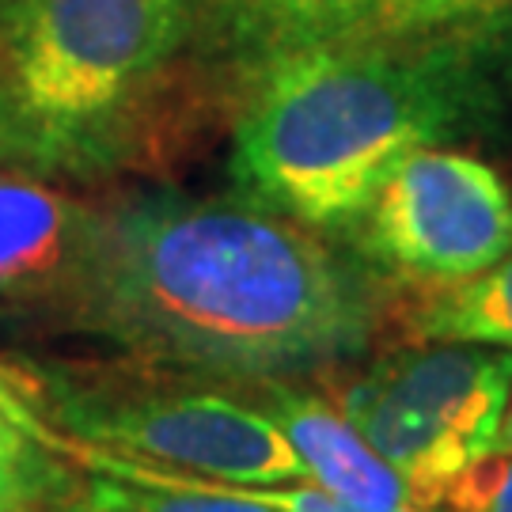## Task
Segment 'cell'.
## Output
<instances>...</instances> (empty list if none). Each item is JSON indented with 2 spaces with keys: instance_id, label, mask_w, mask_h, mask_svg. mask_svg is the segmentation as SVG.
Here are the masks:
<instances>
[{
  "instance_id": "6da1fadb",
  "label": "cell",
  "mask_w": 512,
  "mask_h": 512,
  "mask_svg": "<svg viewBox=\"0 0 512 512\" xmlns=\"http://www.w3.org/2000/svg\"><path fill=\"white\" fill-rule=\"evenodd\" d=\"M61 304L141 365L217 380L342 365L376 330L361 270L247 198L145 194L95 213Z\"/></svg>"
},
{
  "instance_id": "7a4b0ae2",
  "label": "cell",
  "mask_w": 512,
  "mask_h": 512,
  "mask_svg": "<svg viewBox=\"0 0 512 512\" xmlns=\"http://www.w3.org/2000/svg\"><path fill=\"white\" fill-rule=\"evenodd\" d=\"M509 31L494 16L433 31H372L281 54L232 129V183L304 228H349L418 148L494 126Z\"/></svg>"
},
{
  "instance_id": "3957f363",
  "label": "cell",
  "mask_w": 512,
  "mask_h": 512,
  "mask_svg": "<svg viewBox=\"0 0 512 512\" xmlns=\"http://www.w3.org/2000/svg\"><path fill=\"white\" fill-rule=\"evenodd\" d=\"M198 0H4L8 137L65 171L107 164L137 107L183 54Z\"/></svg>"
},
{
  "instance_id": "277c9868",
  "label": "cell",
  "mask_w": 512,
  "mask_h": 512,
  "mask_svg": "<svg viewBox=\"0 0 512 512\" xmlns=\"http://www.w3.org/2000/svg\"><path fill=\"white\" fill-rule=\"evenodd\" d=\"M27 387L38 391V403L46 406L38 418L54 433L114 456L251 490L308 482L281 425L258 403L217 387L84 368H38Z\"/></svg>"
},
{
  "instance_id": "5b68a950",
  "label": "cell",
  "mask_w": 512,
  "mask_h": 512,
  "mask_svg": "<svg viewBox=\"0 0 512 512\" xmlns=\"http://www.w3.org/2000/svg\"><path fill=\"white\" fill-rule=\"evenodd\" d=\"M509 395L512 353L421 342L357 376L338 410L410 482L421 505L437 509L452 478L497 452Z\"/></svg>"
},
{
  "instance_id": "8992f818",
  "label": "cell",
  "mask_w": 512,
  "mask_h": 512,
  "mask_svg": "<svg viewBox=\"0 0 512 512\" xmlns=\"http://www.w3.org/2000/svg\"><path fill=\"white\" fill-rule=\"evenodd\" d=\"M349 228L376 266L421 285H452L512 255V190L471 152L418 148Z\"/></svg>"
},
{
  "instance_id": "52a82bcc",
  "label": "cell",
  "mask_w": 512,
  "mask_h": 512,
  "mask_svg": "<svg viewBox=\"0 0 512 512\" xmlns=\"http://www.w3.org/2000/svg\"><path fill=\"white\" fill-rule=\"evenodd\" d=\"M258 406L281 425L289 448L308 471L311 486L365 512L425 509L410 490V482L327 399L270 380Z\"/></svg>"
},
{
  "instance_id": "ba28073f",
  "label": "cell",
  "mask_w": 512,
  "mask_h": 512,
  "mask_svg": "<svg viewBox=\"0 0 512 512\" xmlns=\"http://www.w3.org/2000/svg\"><path fill=\"white\" fill-rule=\"evenodd\" d=\"M35 437L42 448L69 456L88 475L73 490L57 486L35 512H277L251 486L160 471L137 459L61 437L42 418L35 421Z\"/></svg>"
},
{
  "instance_id": "9c48e42d",
  "label": "cell",
  "mask_w": 512,
  "mask_h": 512,
  "mask_svg": "<svg viewBox=\"0 0 512 512\" xmlns=\"http://www.w3.org/2000/svg\"><path fill=\"white\" fill-rule=\"evenodd\" d=\"M95 209L31 175H0V300L65 296Z\"/></svg>"
},
{
  "instance_id": "30bf717a",
  "label": "cell",
  "mask_w": 512,
  "mask_h": 512,
  "mask_svg": "<svg viewBox=\"0 0 512 512\" xmlns=\"http://www.w3.org/2000/svg\"><path fill=\"white\" fill-rule=\"evenodd\" d=\"M258 65L380 31L395 0H209Z\"/></svg>"
},
{
  "instance_id": "8fae6325",
  "label": "cell",
  "mask_w": 512,
  "mask_h": 512,
  "mask_svg": "<svg viewBox=\"0 0 512 512\" xmlns=\"http://www.w3.org/2000/svg\"><path fill=\"white\" fill-rule=\"evenodd\" d=\"M410 311L406 330L418 342H456L512 353V255L475 277L433 285Z\"/></svg>"
},
{
  "instance_id": "7c38bea8",
  "label": "cell",
  "mask_w": 512,
  "mask_h": 512,
  "mask_svg": "<svg viewBox=\"0 0 512 512\" xmlns=\"http://www.w3.org/2000/svg\"><path fill=\"white\" fill-rule=\"evenodd\" d=\"M444 512H512V456L494 452L452 478L440 494Z\"/></svg>"
},
{
  "instance_id": "4fadbf2b",
  "label": "cell",
  "mask_w": 512,
  "mask_h": 512,
  "mask_svg": "<svg viewBox=\"0 0 512 512\" xmlns=\"http://www.w3.org/2000/svg\"><path fill=\"white\" fill-rule=\"evenodd\" d=\"M35 399L8 368H0V467L35 463L46 448L35 437Z\"/></svg>"
},
{
  "instance_id": "5bb4252c",
  "label": "cell",
  "mask_w": 512,
  "mask_h": 512,
  "mask_svg": "<svg viewBox=\"0 0 512 512\" xmlns=\"http://www.w3.org/2000/svg\"><path fill=\"white\" fill-rule=\"evenodd\" d=\"M505 4H512V0H395L380 23V31H387V35L433 31V27H448V23L497 16Z\"/></svg>"
},
{
  "instance_id": "9a60e30c",
  "label": "cell",
  "mask_w": 512,
  "mask_h": 512,
  "mask_svg": "<svg viewBox=\"0 0 512 512\" xmlns=\"http://www.w3.org/2000/svg\"><path fill=\"white\" fill-rule=\"evenodd\" d=\"M54 490V478H46L42 459L0 467V512H35Z\"/></svg>"
},
{
  "instance_id": "2e32d148",
  "label": "cell",
  "mask_w": 512,
  "mask_h": 512,
  "mask_svg": "<svg viewBox=\"0 0 512 512\" xmlns=\"http://www.w3.org/2000/svg\"><path fill=\"white\" fill-rule=\"evenodd\" d=\"M258 497L277 512H365L357 505H346L327 490L311 486V482H289V486H258ZM399 512H437V509H399Z\"/></svg>"
},
{
  "instance_id": "e0dca14e",
  "label": "cell",
  "mask_w": 512,
  "mask_h": 512,
  "mask_svg": "<svg viewBox=\"0 0 512 512\" xmlns=\"http://www.w3.org/2000/svg\"><path fill=\"white\" fill-rule=\"evenodd\" d=\"M497 452H509L512 456V395L505 406V421H501V440H497Z\"/></svg>"
},
{
  "instance_id": "ac0fdd59",
  "label": "cell",
  "mask_w": 512,
  "mask_h": 512,
  "mask_svg": "<svg viewBox=\"0 0 512 512\" xmlns=\"http://www.w3.org/2000/svg\"><path fill=\"white\" fill-rule=\"evenodd\" d=\"M12 145V137H8V118H4V99H0V148Z\"/></svg>"
}]
</instances>
